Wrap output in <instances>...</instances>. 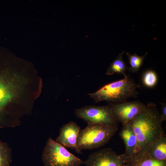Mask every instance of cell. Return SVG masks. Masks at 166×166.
Here are the masks:
<instances>
[{
  "mask_svg": "<svg viewBox=\"0 0 166 166\" xmlns=\"http://www.w3.org/2000/svg\"><path fill=\"white\" fill-rule=\"evenodd\" d=\"M80 127L77 124L71 121L64 125L60 128L55 141L65 147L74 149L78 153L81 151L78 148L77 142Z\"/></svg>",
  "mask_w": 166,
  "mask_h": 166,
  "instance_id": "obj_8",
  "label": "cell"
},
{
  "mask_svg": "<svg viewBox=\"0 0 166 166\" xmlns=\"http://www.w3.org/2000/svg\"><path fill=\"white\" fill-rule=\"evenodd\" d=\"M113 114L118 123L122 125L132 120L145 107L139 101H128L117 104L109 103Z\"/></svg>",
  "mask_w": 166,
  "mask_h": 166,
  "instance_id": "obj_7",
  "label": "cell"
},
{
  "mask_svg": "<svg viewBox=\"0 0 166 166\" xmlns=\"http://www.w3.org/2000/svg\"><path fill=\"white\" fill-rule=\"evenodd\" d=\"M148 53L146 52L143 56L137 55L136 53L131 54L127 52L126 54L129 60L130 67H128L129 71L132 73H137L143 65L145 57Z\"/></svg>",
  "mask_w": 166,
  "mask_h": 166,
  "instance_id": "obj_12",
  "label": "cell"
},
{
  "mask_svg": "<svg viewBox=\"0 0 166 166\" xmlns=\"http://www.w3.org/2000/svg\"><path fill=\"white\" fill-rule=\"evenodd\" d=\"M124 51L120 53L116 58L111 63L106 73L108 75H111L115 73L122 74L124 77L126 76V71L128 69L126 63L122 58Z\"/></svg>",
  "mask_w": 166,
  "mask_h": 166,
  "instance_id": "obj_11",
  "label": "cell"
},
{
  "mask_svg": "<svg viewBox=\"0 0 166 166\" xmlns=\"http://www.w3.org/2000/svg\"><path fill=\"white\" fill-rule=\"evenodd\" d=\"M119 135L125 146L124 153L130 158L131 161L137 143L135 134L132 127L127 123L123 125Z\"/></svg>",
  "mask_w": 166,
  "mask_h": 166,
  "instance_id": "obj_9",
  "label": "cell"
},
{
  "mask_svg": "<svg viewBox=\"0 0 166 166\" xmlns=\"http://www.w3.org/2000/svg\"><path fill=\"white\" fill-rule=\"evenodd\" d=\"M123 166H166V161H159L148 157L135 162H130Z\"/></svg>",
  "mask_w": 166,
  "mask_h": 166,
  "instance_id": "obj_15",
  "label": "cell"
},
{
  "mask_svg": "<svg viewBox=\"0 0 166 166\" xmlns=\"http://www.w3.org/2000/svg\"><path fill=\"white\" fill-rule=\"evenodd\" d=\"M75 113L79 118L88 124H98L118 126V123L114 117L110 105L102 106L88 105L76 109Z\"/></svg>",
  "mask_w": 166,
  "mask_h": 166,
  "instance_id": "obj_5",
  "label": "cell"
},
{
  "mask_svg": "<svg viewBox=\"0 0 166 166\" xmlns=\"http://www.w3.org/2000/svg\"><path fill=\"white\" fill-rule=\"evenodd\" d=\"M160 104L161 105V117L163 122L166 120V104L165 100L163 102H161Z\"/></svg>",
  "mask_w": 166,
  "mask_h": 166,
  "instance_id": "obj_16",
  "label": "cell"
},
{
  "mask_svg": "<svg viewBox=\"0 0 166 166\" xmlns=\"http://www.w3.org/2000/svg\"><path fill=\"white\" fill-rule=\"evenodd\" d=\"M140 87L127 75L123 79L106 84L88 95L96 102L105 101L120 103L127 101L129 98L137 97L139 94L137 89Z\"/></svg>",
  "mask_w": 166,
  "mask_h": 166,
  "instance_id": "obj_2",
  "label": "cell"
},
{
  "mask_svg": "<svg viewBox=\"0 0 166 166\" xmlns=\"http://www.w3.org/2000/svg\"><path fill=\"white\" fill-rule=\"evenodd\" d=\"M144 157L159 161H166L165 135L161 137L152 144Z\"/></svg>",
  "mask_w": 166,
  "mask_h": 166,
  "instance_id": "obj_10",
  "label": "cell"
},
{
  "mask_svg": "<svg viewBox=\"0 0 166 166\" xmlns=\"http://www.w3.org/2000/svg\"><path fill=\"white\" fill-rule=\"evenodd\" d=\"M42 160L44 166H80L84 162L50 137L44 147Z\"/></svg>",
  "mask_w": 166,
  "mask_h": 166,
  "instance_id": "obj_4",
  "label": "cell"
},
{
  "mask_svg": "<svg viewBox=\"0 0 166 166\" xmlns=\"http://www.w3.org/2000/svg\"><path fill=\"white\" fill-rule=\"evenodd\" d=\"M11 161V149L6 143L0 140V166H10Z\"/></svg>",
  "mask_w": 166,
  "mask_h": 166,
  "instance_id": "obj_14",
  "label": "cell"
},
{
  "mask_svg": "<svg viewBox=\"0 0 166 166\" xmlns=\"http://www.w3.org/2000/svg\"><path fill=\"white\" fill-rule=\"evenodd\" d=\"M158 81L157 75L154 70H148L145 71L142 78V83L145 87L149 88L154 87Z\"/></svg>",
  "mask_w": 166,
  "mask_h": 166,
  "instance_id": "obj_13",
  "label": "cell"
},
{
  "mask_svg": "<svg viewBox=\"0 0 166 166\" xmlns=\"http://www.w3.org/2000/svg\"><path fill=\"white\" fill-rule=\"evenodd\" d=\"M160 113L156 104L149 102L145 108L128 123L136 135L137 143L131 162L140 160L145 156L152 144L165 135Z\"/></svg>",
  "mask_w": 166,
  "mask_h": 166,
  "instance_id": "obj_1",
  "label": "cell"
},
{
  "mask_svg": "<svg viewBox=\"0 0 166 166\" xmlns=\"http://www.w3.org/2000/svg\"><path fill=\"white\" fill-rule=\"evenodd\" d=\"M130 162V158L124 153L117 154L109 148L92 152L83 164L85 166H123Z\"/></svg>",
  "mask_w": 166,
  "mask_h": 166,
  "instance_id": "obj_6",
  "label": "cell"
},
{
  "mask_svg": "<svg viewBox=\"0 0 166 166\" xmlns=\"http://www.w3.org/2000/svg\"><path fill=\"white\" fill-rule=\"evenodd\" d=\"M118 128V126L88 124L80 130L77 142L78 149L81 151L91 150L104 146L115 134Z\"/></svg>",
  "mask_w": 166,
  "mask_h": 166,
  "instance_id": "obj_3",
  "label": "cell"
}]
</instances>
